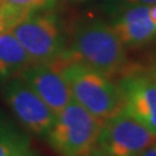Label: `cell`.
<instances>
[{
    "mask_svg": "<svg viewBox=\"0 0 156 156\" xmlns=\"http://www.w3.org/2000/svg\"><path fill=\"white\" fill-rule=\"evenodd\" d=\"M62 59L80 62L111 79L125 68L127 53L111 26L91 21L75 29Z\"/></svg>",
    "mask_w": 156,
    "mask_h": 156,
    "instance_id": "1",
    "label": "cell"
},
{
    "mask_svg": "<svg viewBox=\"0 0 156 156\" xmlns=\"http://www.w3.org/2000/svg\"><path fill=\"white\" fill-rule=\"evenodd\" d=\"M57 65L68 83L73 100L100 122L105 123L124 109L123 91L110 78L72 60L60 59Z\"/></svg>",
    "mask_w": 156,
    "mask_h": 156,
    "instance_id": "2",
    "label": "cell"
},
{
    "mask_svg": "<svg viewBox=\"0 0 156 156\" xmlns=\"http://www.w3.org/2000/svg\"><path fill=\"white\" fill-rule=\"evenodd\" d=\"M103 123L72 100L56 115L46 134L48 142L60 156H86L97 142Z\"/></svg>",
    "mask_w": 156,
    "mask_h": 156,
    "instance_id": "3",
    "label": "cell"
},
{
    "mask_svg": "<svg viewBox=\"0 0 156 156\" xmlns=\"http://www.w3.org/2000/svg\"><path fill=\"white\" fill-rule=\"evenodd\" d=\"M8 30L23 46L33 64H55L65 52L62 35L53 15L34 13Z\"/></svg>",
    "mask_w": 156,
    "mask_h": 156,
    "instance_id": "4",
    "label": "cell"
},
{
    "mask_svg": "<svg viewBox=\"0 0 156 156\" xmlns=\"http://www.w3.org/2000/svg\"><path fill=\"white\" fill-rule=\"evenodd\" d=\"M156 142V134L125 110L103 123L96 146L113 156H139Z\"/></svg>",
    "mask_w": 156,
    "mask_h": 156,
    "instance_id": "5",
    "label": "cell"
},
{
    "mask_svg": "<svg viewBox=\"0 0 156 156\" xmlns=\"http://www.w3.org/2000/svg\"><path fill=\"white\" fill-rule=\"evenodd\" d=\"M4 82L1 93L15 118L29 132L46 135L56 118L52 110L20 76Z\"/></svg>",
    "mask_w": 156,
    "mask_h": 156,
    "instance_id": "6",
    "label": "cell"
},
{
    "mask_svg": "<svg viewBox=\"0 0 156 156\" xmlns=\"http://www.w3.org/2000/svg\"><path fill=\"white\" fill-rule=\"evenodd\" d=\"M57 115L73 100L68 83L57 62L31 64L19 75Z\"/></svg>",
    "mask_w": 156,
    "mask_h": 156,
    "instance_id": "7",
    "label": "cell"
},
{
    "mask_svg": "<svg viewBox=\"0 0 156 156\" xmlns=\"http://www.w3.org/2000/svg\"><path fill=\"white\" fill-rule=\"evenodd\" d=\"M124 110L156 134V80L145 74H128L118 83Z\"/></svg>",
    "mask_w": 156,
    "mask_h": 156,
    "instance_id": "8",
    "label": "cell"
},
{
    "mask_svg": "<svg viewBox=\"0 0 156 156\" xmlns=\"http://www.w3.org/2000/svg\"><path fill=\"white\" fill-rule=\"evenodd\" d=\"M111 27L125 46H140L156 37V24L149 16L148 6L125 8Z\"/></svg>",
    "mask_w": 156,
    "mask_h": 156,
    "instance_id": "9",
    "label": "cell"
},
{
    "mask_svg": "<svg viewBox=\"0 0 156 156\" xmlns=\"http://www.w3.org/2000/svg\"><path fill=\"white\" fill-rule=\"evenodd\" d=\"M31 64L28 53L11 30L0 34V81L19 76Z\"/></svg>",
    "mask_w": 156,
    "mask_h": 156,
    "instance_id": "10",
    "label": "cell"
},
{
    "mask_svg": "<svg viewBox=\"0 0 156 156\" xmlns=\"http://www.w3.org/2000/svg\"><path fill=\"white\" fill-rule=\"evenodd\" d=\"M31 151L28 136L0 111V156H26Z\"/></svg>",
    "mask_w": 156,
    "mask_h": 156,
    "instance_id": "11",
    "label": "cell"
},
{
    "mask_svg": "<svg viewBox=\"0 0 156 156\" xmlns=\"http://www.w3.org/2000/svg\"><path fill=\"white\" fill-rule=\"evenodd\" d=\"M56 0H0V14L6 30L30 14L44 11L55 5Z\"/></svg>",
    "mask_w": 156,
    "mask_h": 156,
    "instance_id": "12",
    "label": "cell"
},
{
    "mask_svg": "<svg viewBox=\"0 0 156 156\" xmlns=\"http://www.w3.org/2000/svg\"><path fill=\"white\" fill-rule=\"evenodd\" d=\"M123 7H133V6H151L155 5L156 0H122Z\"/></svg>",
    "mask_w": 156,
    "mask_h": 156,
    "instance_id": "13",
    "label": "cell"
},
{
    "mask_svg": "<svg viewBox=\"0 0 156 156\" xmlns=\"http://www.w3.org/2000/svg\"><path fill=\"white\" fill-rule=\"evenodd\" d=\"M86 156H113V155L110 154V153H108V151H103V149L100 148V147L95 146L94 148H93V149H91Z\"/></svg>",
    "mask_w": 156,
    "mask_h": 156,
    "instance_id": "14",
    "label": "cell"
},
{
    "mask_svg": "<svg viewBox=\"0 0 156 156\" xmlns=\"http://www.w3.org/2000/svg\"><path fill=\"white\" fill-rule=\"evenodd\" d=\"M144 74L147 75V76H149V78L154 79V80H156V60L153 64H151V66L147 68L146 73H144Z\"/></svg>",
    "mask_w": 156,
    "mask_h": 156,
    "instance_id": "15",
    "label": "cell"
},
{
    "mask_svg": "<svg viewBox=\"0 0 156 156\" xmlns=\"http://www.w3.org/2000/svg\"><path fill=\"white\" fill-rule=\"evenodd\" d=\"M139 156H156V142L145 149Z\"/></svg>",
    "mask_w": 156,
    "mask_h": 156,
    "instance_id": "16",
    "label": "cell"
},
{
    "mask_svg": "<svg viewBox=\"0 0 156 156\" xmlns=\"http://www.w3.org/2000/svg\"><path fill=\"white\" fill-rule=\"evenodd\" d=\"M149 16H151V21L156 24V4L151 5V7H149Z\"/></svg>",
    "mask_w": 156,
    "mask_h": 156,
    "instance_id": "17",
    "label": "cell"
},
{
    "mask_svg": "<svg viewBox=\"0 0 156 156\" xmlns=\"http://www.w3.org/2000/svg\"><path fill=\"white\" fill-rule=\"evenodd\" d=\"M4 30H6L5 22H4V19H2V16H1V14H0V34L2 33Z\"/></svg>",
    "mask_w": 156,
    "mask_h": 156,
    "instance_id": "18",
    "label": "cell"
},
{
    "mask_svg": "<svg viewBox=\"0 0 156 156\" xmlns=\"http://www.w3.org/2000/svg\"><path fill=\"white\" fill-rule=\"evenodd\" d=\"M26 156H36V154H35V153H34V151H31V153H30V154H28V155H26Z\"/></svg>",
    "mask_w": 156,
    "mask_h": 156,
    "instance_id": "19",
    "label": "cell"
},
{
    "mask_svg": "<svg viewBox=\"0 0 156 156\" xmlns=\"http://www.w3.org/2000/svg\"><path fill=\"white\" fill-rule=\"evenodd\" d=\"M73 1H88V0H73Z\"/></svg>",
    "mask_w": 156,
    "mask_h": 156,
    "instance_id": "20",
    "label": "cell"
}]
</instances>
